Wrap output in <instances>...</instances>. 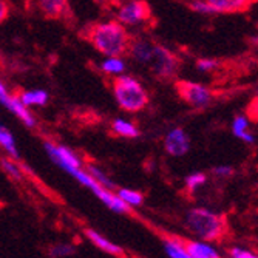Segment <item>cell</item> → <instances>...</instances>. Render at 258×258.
<instances>
[{
	"label": "cell",
	"instance_id": "obj_1",
	"mask_svg": "<svg viewBox=\"0 0 258 258\" xmlns=\"http://www.w3.org/2000/svg\"><path fill=\"white\" fill-rule=\"evenodd\" d=\"M85 37L99 53L108 57H121L125 54L130 42L124 25L114 20L93 23L87 28Z\"/></svg>",
	"mask_w": 258,
	"mask_h": 258
},
{
	"label": "cell",
	"instance_id": "obj_2",
	"mask_svg": "<svg viewBox=\"0 0 258 258\" xmlns=\"http://www.w3.org/2000/svg\"><path fill=\"white\" fill-rule=\"evenodd\" d=\"M185 224L201 241H220L226 233V218L207 209H192L185 217Z\"/></svg>",
	"mask_w": 258,
	"mask_h": 258
},
{
	"label": "cell",
	"instance_id": "obj_3",
	"mask_svg": "<svg viewBox=\"0 0 258 258\" xmlns=\"http://www.w3.org/2000/svg\"><path fill=\"white\" fill-rule=\"evenodd\" d=\"M113 93L119 107L130 113L141 111L149 104V95L146 88L130 76L116 78L113 81Z\"/></svg>",
	"mask_w": 258,
	"mask_h": 258
},
{
	"label": "cell",
	"instance_id": "obj_4",
	"mask_svg": "<svg viewBox=\"0 0 258 258\" xmlns=\"http://www.w3.org/2000/svg\"><path fill=\"white\" fill-rule=\"evenodd\" d=\"M149 63L153 68L155 75L162 79L172 78L178 70L176 56L170 50H167L166 46H161V45L153 46V54H152V59Z\"/></svg>",
	"mask_w": 258,
	"mask_h": 258
},
{
	"label": "cell",
	"instance_id": "obj_5",
	"mask_svg": "<svg viewBox=\"0 0 258 258\" xmlns=\"http://www.w3.org/2000/svg\"><path fill=\"white\" fill-rule=\"evenodd\" d=\"M176 91L181 99H184L187 104L198 107V108L209 105L210 101H212V91L201 84L179 81L176 82Z\"/></svg>",
	"mask_w": 258,
	"mask_h": 258
},
{
	"label": "cell",
	"instance_id": "obj_6",
	"mask_svg": "<svg viewBox=\"0 0 258 258\" xmlns=\"http://www.w3.org/2000/svg\"><path fill=\"white\" fill-rule=\"evenodd\" d=\"M152 17L150 5L144 0H133L121 7L118 13V19L124 25H136L139 22L149 20Z\"/></svg>",
	"mask_w": 258,
	"mask_h": 258
},
{
	"label": "cell",
	"instance_id": "obj_7",
	"mask_svg": "<svg viewBox=\"0 0 258 258\" xmlns=\"http://www.w3.org/2000/svg\"><path fill=\"white\" fill-rule=\"evenodd\" d=\"M45 150L46 153L50 155V158L57 164L60 169H63L65 172L72 170V169H79L82 167V162L81 159L63 146H57V144H53V143H45Z\"/></svg>",
	"mask_w": 258,
	"mask_h": 258
},
{
	"label": "cell",
	"instance_id": "obj_8",
	"mask_svg": "<svg viewBox=\"0 0 258 258\" xmlns=\"http://www.w3.org/2000/svg\"><path fill=\"white\" fill-rule=\"evenodd\" d=\"M0 102H2L10 111H13L25 125L34 127L36 121H34V118H33V114L28 111V108H27L25 105H23V104L20 102V99H19L17 96L10 95L8 90L5 88V85H4L2 82H0Z\"/></svg>",
	"mask_w": 258,
	"mask_h": 258
},
{
	"label": "cell",
	"instance_id": "obj_9",
	"mask_svg": "<svg viewBox=\"0 0 258 258\" xmlns=\"http://www.w3.org/2000/svg\"><path fill=\"white\" fill-rule=\"evenodd\" d=\"M164 147L172 156H182L189 152L190 141L182 128H173L164 141Z\"/></svg>",
	"mask_w": 258,
	"mask_h": 258
},
{
	"label": "cell",
	"instance_id": "obj_10",
	"mask_svg": "<svg viewBox=\"0 0 258 258\" xmlns=\"http://www.w3.org/2000/svg\"><path fill=\"white\" fill-rule=\"evenodd\" d=\"M215 13H244L247 11L255 0H204Z\"/></svg>",
	"mask_w": 258,
	"mask_h": 258
},
{
	"label": "cell",
	"instance_id": "obj_11",
	"mask_svg": "<svg viewBox=\"0 0 258 258\" xmlns=\"http://www.w3.org/2000/svg\"><path fill=\"white\" fill-rule=\"evenodd\" d=\"M85 235L87 238L95 244L98 249L104 250L105 253H110V255H114V256H119V258H124L125 256V252L121 246L114 244L113 241H110L108 238H105L104 235H101L99 232L93 230V229H85Z\"/></svg>",
	"mask_w": 258,
	"mask_h": 258
},
{
	"label": "cell",
	"instance_id": "obj_12",
	"mask_svg": "<svg viewBox=\"0 0 258 258\" xmlns=\"http://www.w3.org/2000/svg\"><path fill=\"white\" fill-rule=\"evenodd\" d=\"M153 46L155 43L146 40V39H130L128 42V48L127 51L130 53V56L141 62V63H149L153 54Z\"/></svg>",
	"mask_w": 258,
	"mask_h": 258
},
{
	"label": "cell",
	"instance_id": "obj_13",
	"mask_svg": "<svg viewBox=\"0 0 258 258\" xmlns=\"http://www.w3.org/2000/svg\"><path fill=\"white\" fill-rule=\"evenodd\" d=\"M93 194H95L110 210H113V212H118V214H127V212H130V207L118 195L113 194L108 189H105V187L98 185L96 189L93 190Z\"/></svg>",
	"mask_w": 258,
	"mask_h": 258
},
{
	"label": "cell",
	"instance_id": "obj_14",
	"mask_svg": "<svg viewBox=\"0 0 258 258\" xmlns=\"http://www.w3.org/2000/svg\"><path fill=\"white\" fill-rule=\"evenodd\" d=\"M184 249L194 258H221L220 252L207 241H181Z\"/></svg>",
	"mask_w": 258,
	"mask_h": 258
},
{
	"label": "cell",
	"instance_id": "obj_15",
	"mask_svg": "<svg viewBox=\"0 0 258 258\" xmlns=\"http://www.w3.org/2000/svg\"><path fill=\"white\" fill-rule=\"evenodd\" d=\"M39 7L46 17L57 19L67 8V0H39Z\"/></svg>",
	"mask_w": 258,
	"mask_h": 258
},
{
	"label": "cell",
	"instance_id": "obj_16",
	"mask_svg": "<svg viewBox=\"0 0 258 258\" xmlns=\"http://www.w3.org/2000/svg\"><path fill=\"white\" fill-rule=\"evenodd\" d=\"M19 99L25 107H28V105H45L46 101H48V93L43 91V90L23 91Z\"/></svg>",
	"mask_w": 258,
	"mask_h": 258
},
{
	"label": "cell",
	"instance_id": "obj_17",
	"mask_svg": "<svg viewBox=\"0 0 258 258\" xmlns=\"http://www.w3.org/2000/svg\"><path fill=\"white\" fill-rule=\"evenodd\" d=\"M232 130H233V135L237 138L243 139L244 143H253V135L249 132V121L244 118V116H237L235 119H233V125H232Z\"/></svg>",
	"mask_w": 258,
	"mask_h": 258
},
{
	"label": "cell",
	"instance_id": "obj_18",
	"mask_svg": "<svg viewBox=\"0 0 258 258\" xmlns=\"http://www.w3.org/2000/svg\"><path fill=\"white\" fill-rule=\"evenodd\" d=\"M111 130L119 135V136H124V138H136L139 136V130L128 121H124V119H114L111 122Z\"/></svg>",
	"mask_w": 258,
	"mask_h": 258
},
{
	"label": "cell",
	"instance_id": "obj_19",
	"mask_svg": "<svg viewBox=\"0 0 258 258\" xmlns=\"http://www.w3.org/2000/svg\"><path fill=\"white\" fill-rule=\"evenodd\" d=\"M164 247H166V252L170 258H194L187 253L179 240H166L164 241Z\"/></svg>",
	"mask_w": 258,
	"mask_h": 258
},
{
	"label": "cell",
	"instance_id": "obj_20",
	"mask_svg": "<svg viewBox=\"0 0 258 258\" xmlns=\"http://www.w3.org/2000/svg\"><path fill=\"white\" fill-rule=\"evenodd\" d=\"M116 195H118L128 207H132V206H141V204L144 203V195L141 194V192L132 190V189H121Z\"/></svg>",
	"mask_w": 258,
	"mask_h": 258
},
{
	"label": "cell",
	"instance_id": "obj_21",
	"mask_svg": "<svg viewBox=\"0 0 258 258\" xmlns=\"http://www.w3.org/2000/svg\"><path fill=\"white\" fill-rule=\"evenodd\" d=\"M0 146H2L13 158H19L17 149H16V143H14V138L13 135L5 128L0 125Z\"/></svg>",
	"mask_w": 258,
	"mask_h": 258
},
{
	"label": "cell",
	"instance_id": "obj_22",
	"mask_svg": "<svg viewBox=\"0 0 258 258\" xmlns=\"http://www.w3.org/2000/svg\"><path fill=\"white\" fill-rule=\"evenodd\" d=\"M85 172L95 179L99 185H102V187H105V189H108V190H111L113 187H114V184H113V181L102 172V170H99L98 167H95V166H87V169H85Z\"/></svg>",
	"mask_w": 258,
	"mask_h": 258
},
{
	"label": "cell",
	"instance_id": "obj_23",
	"mask_svg": "<svg viewBox=\"0 0 258 258\" xmlns=\"http://www.w3.org/2000/svg\"><path fill=\"white\" fill-rule=\"evenodd\" d=\"M124 62L121 57H108L104 63H102V70L107 73H111V75H119L124 72Z\"/></svg>",
	"mask_w": 258,
	"mask_h": 258
},
{
	"label": "cell",
	"instance_id": "obj_24",
	"mask_svg": "<svg viewBox=\"0 0 258 258\" xmlns=\"http://www.w3.org/2000/svg\"><path fill=\"white\" fill-rule=\"evenodd\" d=\"M75 253V247L72 244H54L50 247V256L51 258H63Z\"/></svg>",
	"mask_w": 258,
	"mask_h": 258
},
{
	"label": "cell",
	"instance_id": "obj_25",
	"mask_svg": "<svg viewBox=\"0 0 258 258\" xmlns=\"http://www.w3.org/2000/svg\"><path fill=\"white\" fill-rule=\"evenodd\" d=\"M206 182V175L201 173V172H197V173H192L185 178V185L187 189H189L190 192H194L195 189H198L200 185H203Z\"/></svg>",
	"mask_w": 258,
	"mask_h": 258
},
{
	"label": "cell",
	"instance_id": "obj_26",
	"mask_svg": "<svg viewBox=\"0 0 258 258\" xmlns=\"http://www.w3.org/2000/svg\"><path fill=\"white\" fill-rule=\"evenodd\" d=\"M2 167H4V170H5L10 176H13V178H16V179H22V170H20V167L17 166V164H16L14 161L4 159V161H2Z\"/></svg>",
	"mask_w": 258,
	"mask_h": 258
},
{
	"label": "cell",
	"instance_id": "obj_27",
	"mask_svg": "<svg viewBox=\"0 0 258 258\" xmlns=\"http://www.w3.org/2000/svg\"><path fill=\"white\" fill-rule=\"evenodd\" d=\"M229 255H230V258H258L256 253L246 250V249H241V247H232L229 250Z\"/></svg>",
	"mask_w": 258,
	"mask_h": 258
},
{
	"label": "cell",
	"instance_id": "obj_28",
	"mask_svg": "<svg viewBox=\"0 0 258 258\" xmlns=\"http://www.w3.org/2000/svg\"><path fill=\"white\" fill-rule=\"evenodd\" d=\"M217 65H218V63H217V60H214V59H200V60L197 62V67H198L200 70H203V72H210V70H214Z\"/></svg>",
	"mask_w": 258,
	"mask_h": 258
},
{
	"label": "cell",
	"instance_id": "obj_29",
	"mask_svg": "<svg viewBox=\"0 0 258 258\" xmlns=\"http://www.w3.org/2000/svg\"><path fill=\"white\" fill-rule=\"evenodd\" d=\"M192 10H195L197 13H204V14H215V11L210 8L206 2H201V0L192 4Z\"/></svg>",
	"mask_w": 258,
	"mask_h": 258
},
{
	"label": "cell",
	"instance_id": "obj_30",
	"mask_svg": "<svg viewBox=\"0 0 258 258\" xmlns=\"http://www.w3.org/2000/svg\"><path fill=\"white\" fill-rule=\"evenodd\" d=\"M214 173L217 176H230L233 173V169L229 167V166H218V167L214 169Z\"/></svg>",
	"mask_w": 258,
	"mask_h": 258
},
{
	"label": "cell",
	"instance_id": "obj_31",
	"mask_svg": "<svg viewBox=\"0 0 258 258\" xmlns=\"http://www.w3.org/2000/svg\"><path fill=\"white\" fill-rule=\"evenodd\" d=\"M8 14H10V7H8V4L5 2V0H0V23H2L4 20H7Z\"/></svg>",
	"mask_w": 258,
	"mask_h": 258
}]
</instances>
